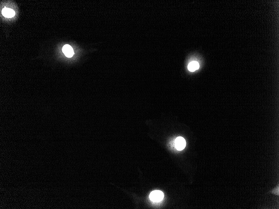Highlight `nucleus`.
<instances>
[{
    "label": "nucleus",
    "mask_w": 279,
    "mask_h": 209,
    "mask_svg": "<svg viewBox=\"0 0 279 209\" xmlns=\"http://www.w3.org/2000/svg\"><path fill=\"white\" fill-rule=\"evenodd\" d=\"M149 198L153 202H160L162 201L164 198V193L159 190H155L151 192Z\"/></svg>",
    "instance_id": "1"
},
{
    "label": "nucleus",
    "mask_w": 279,
    "mask_h": 209,
    "mask_svg": "<svg viewBox=\"0 0 279 209\" xmlns=\"http://www.w3.org/2000/svg\"><path fill=\"white\" fill-rule=\"evenodd\" d=\"M272 193L273 194H275V195H279V187L278 186V187L277 188H275V189L273 190V191H272Z\"/></svg>",
    "instance_id": "6"
},
{
    "label": "nucleus",
    "mask_w": 279,
    "mask_h": 209,
    "mask_svg": "<svg viewBox=\"0 0 279 209\" xmlns=\"http://www.w3.org/2000/svg\"><path fill=\"white\" fill-rule=\"evenodd\" d=\"M199 68V64L197 62L192 61L188 64V69L191 72L195 71L196 70L198 69Z\"/></svg>",
    "instance_id": "5"
},
{
    "label": "nucleus",
    "mask_w": 279,
    "mask_h": 209,
    "mask_svg": "<svg viewBox=\"0 0 279 209\" xmlns=\"http://www.w3.org/2000/svg\"><path fill=\"white\" fill-rule=\"evenodd\" d=\"M176 147L178 150L181 151L184 149L186 145V142L182 137H178L176 139Z\"/></svg>",
    "instance_id": "2"
},
{
    "label": "nucleus",
    "mask_w": 279,
    "mask_h": 209,
    "mask_svg": "<svg viewBox=\"0 0 279 209\" xmlns=\"http://www.w3.org/2000/svg\"><path fill=\"white\" fill-rule=\"evenodd\" d=\"M2 14L5 17L11 18L14 16L15 13L14 11L11 9L5 8L2 10Z\"/></svg>",
    "instance_id": "4"
},
{
    "label": "nucleus",
    "mask_w": 279,
    "mask_h": 209,
    "mask_svg": "<svg viewBox=\"0 0 279 209\" xmlns=\"http://www.w3.org/2000/svg\"><path fill=\"white\" fill-rule=\"evenodd\" d=\"M62 52L67 57H72L74 54L73 49L69 45H65L62 48Z\"/></svg>",
    "instance_id": "3"
}]
</instances>
